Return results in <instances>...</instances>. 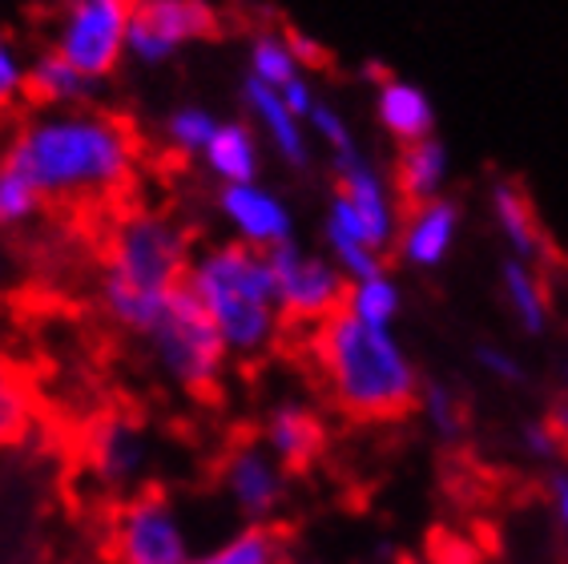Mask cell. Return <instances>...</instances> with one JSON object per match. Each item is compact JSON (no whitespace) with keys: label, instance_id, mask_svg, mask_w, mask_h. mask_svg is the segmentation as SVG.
Segmentation results:
<instances>
[{"label":"cell","instance_id":"1","mask_svg":"<svg viewBox=\"0 0 568 564\" xmlns=\"http://www.w3.org/2000/svg\"><path fill=\"white\" fill-rule=\"evenodd\" d=\"M0 162L29 178L44 202L89 207L130 190L142 165V138L110 109H37L17 121Z\"/></svg>","mask_w":568,"mask_h":564},{"label":"cell","instance_id":"2","mask_svg":"<svg viewBox=\"0 0 568 564\" xmlns=\"http://www.w3.org/2000/svg\"><path fill=\"white\" fill-rule=\"evenodd\" d=\"M194 259L186 222L162 207H125L105 230L98 306L118 331L142 339L182 291Z\"/></svg>","mask_w":568,"mask_h":564},{"label":"cell","instance_id":"3","mask_svg":"<svg viewBox=\"0 0 568 564\" xmlns=\"http://www.w3.org/2000/svg\"><path fill=\"white\" fill-rule=\"evenodd\" d=\"M306 355L327 403L347 420L392 423L416 412L424 375L395 331L363 326L339 311L311 326Z\"/></svg>","mask_w":568,"mask_h":564},{"label":"cell","instance_id":"4","mask_svg":"<svg viewBox=\"0 0 568 564\" xmlns=\"http://www.w3.org/2000/svg\"><path fill=\"white\" fill-rule=\"evenodd\" d=\"M182 291L202 306L230 363H258L286 335V319L274 299L271 262L234 239L197 242Z\"/></svg>","mask_w":568,"mask_h":564},{"label":"cell","instance_id":"5","mask_svg":"<svg viewBox=\"0 0 568 564\" xmlns=\"http://www.w3.org/2000/svg\"><path fill=\"white\" fill-rule=\"evenodd\" d=\"M142 348L153 371L182 395H214L226 380V348L186 291H178L162 306V315L142 335Z\"/></svg>","mask_w":568,"mask_h":564},{"label":"cell","instance_id":"6","mask_svg":"<svg viewBox=\"0 0 568 564\" xmlns=\"http://www.w3.org/2000/svg\"><path fill=\"white\" fill-rule=\"evenodd\" d=\"M113 564H186L194 556L190 521L162 489H142L118 500L110 521Z\"/></svg>","mask_w":568,"mask_h":564},{"label":"cell","instance_id":"7","mask_svg":"<svg viewBox=\"0 0 568 564\" xmlns=\"http://www.w3.org/2000/svg\"><path fill=\"white\" fill-rule=\"evenodd\" d=\"M130 12L133 4L125 0H69L65 9H57L44 49L65 57L93 85H105L125 61Z\"/></svg>","mask_w":568,"mask_h":564},{"label":"cell","instance_id":"8","mask_svg":"<svg viewBox=\"0 0 568 564\" xmlns=\"http://www.w3.org/2000/svg\"><path fill=\"white\" fill-rule=\"evenodd\" d=\"M266 262H271L274 299H278V311H283L286 323L318 326L343 311L347 279H343V271L327 254L306 250L303 242L295 239V242H286V246L271 250Z\"/></svg>","mask_w":568,"mask_h":564},{"label":"cell","instance_id":"9","mask_svg":"<svg viewBox=\"0 0 568 564\" xmlns=\"http://www.w3.org/2000/svg\"><path fill=\"white\" fill-rule=\"evenodd\" d=\"M219 9L206 0H142L130 12L125 61L142 69L170 66L182 49L219 33Z\"/></svg>","mask_w":568,"mask_h":564},{"label":"cell","instance_id":"10","mask_svg":"<svg viewBox=\"0 0 568 564\" xmlns=\"http://www.w3.org/2000/svg\"><path fill=\"white\" fill-rule=\"evenodd\" d=\"M219 492L242 524H274L291 500V472L258 440H239L219 460Z\"/></svg>","mask_w":568,"mask_h":564},{"label":"cell","instance_id":"11","mask_svg":"<svg viewBox=\"0 0 568 564\" xmlns=\"http://www.w3.org/2000/svg\"><path fill=\"white\" fill-rule=\"evenodd\" d=\"M85 467L93 484L110 496L142 492V480L153 467V440L133 415H101L85 432Z\"/></svg>","mask_w":568,"mask_h":564},{"label":"cell","instance_id":"12","mask_svg":"<svg viewBox=\"0 0 568 564\" xmlns=\"http://www.w3.org/2000/svg\"><path fill=\"white\" fill-rule=\"evenodd\" d=\"M335 165V202L355 218V226L372 239L379 254H392L395 234H399V218H404V202L395 194L392 174L367 158L363 150L347 153Z\"/></svg>","mask_w":568,"mask_h":564},{"label":"cell","instance_id":"13","mask_svg":"<svg viewBox=\"0 0 568 564\" xmlns=\"http://www.w3.org/2000/svg\"><path fill=\"white\" fill-rule=\"evenodd\" d=\"M214 210L226 222L230 239L258 250V254H271L286 242H295V210L263 178L242 185H219Z\"/></svg>","mask_w":568,"mask_h":564},{"label":"cell","instance_id":"14","mask_svg":"<svg viewBox=\"0 0 568 564\" xmlns=\"http://www.w3.org/2000/svg\"><path fill=\"white\" fill-rule=\"evenodd\" d=\"M254 440H258L291 476H298V472H311L318 460L327 456L331 427H327V415L318 412L315 403L286 395V400H274L263 412Z\"/></svg>","mask_w":568,"mask_h":564},{"label":"cell","instance_id":"15","mask_svg":"<svg viewBox=\"0 0 568 564\" xmlns=\"http://www.w3.org/2000/svg\"><path fill=\"white\" fill-rule=\"evenodd\" d=\"M459 230H464V210L448 194L436 198V202L404 207L392 254L404 262L407 271H439L456 250Z\"/></svg>","mask_w":568,"mask_h":564},{"label":"cell","instance_id":"16","mask_svg":"<svg viewBox=\"0 0 568 564\" xmlns=\"http://www.w3.org/2000/svg\"><path fill=\"white\" fill-rule=\"evenodd\" d=\"M242 105H246V113H251L258 141L271 145V153L286 165V170H295V174L311 170V162H315V141H311V133H306V121L295 118L274 89L242 81Z\"/></svg>","mask_w":568,"mask_h":564},{"label":"cell","instance_id":"17","mask_svg":"<svg viewBox=\"0 0 568 564\" xmlns=\"http://www.w3.org/2000/svg\"><path fill=\"white\" fill-rule=\"evenodd\" d=\"M488 218H493L508 259L532 262V266L548 259V234L540 226V214H536L532 198L516 178H493L488 182Z\"/></svg>","mask_w":568,"mask_h":564},{"label":"cell","instance_id":"18","mask_svg":"<svg viewBox=\"0 0 568 564\" xmlns=\"http://www.w3.org/2000/svg\"><path fill=\"white\" fill-rule=\"evenodd\" d=\"M375 121L404 150V145L436 138V101L412 77L387 73L375 81Z\"/></svg>","mask_w":568,"mask_h":564},{"label":"cell","instance_id":"19","mask_svg":"<svg viewBox=\"0 0 568 564\" xmlns=\"http://www.w3.org/2000/svg\"><path fill=\"white\" fill-rule=\"evenodd\" d=\"M197 162L206 165V174L219 185L258 182V174H263V141H258L251 121L222 118Z\"/></svg>","mask_w":568,"mask_h":564},{"label":"cell","instance_id":"20","mask_svg":"<svg viewBox=\"0 0 568 564\" xmlns=\"http://www.w3.org/2000/svg\"><path fill=\"white\" fill-rule=\"evenodd\" d=\"M500 303L520 335H545L552 323V291L540 266L520 259L500 262Z\"/></svg>","mask_w":568,"mask_h":564},{"label":"cell","instance_id":"21","mask_svg":"<svg viewBox=\"0 0 568 564\" xmlns=\"http://www.w3.org/2000/svg\"><path fill=\"white\" fill-rule=\"evenodd\" d=\"M452 174V153L439 138L416 141L395 153L392 165V185L404 207H419V202H436L448 190Z\"/></svg>","mask_w":568,"mask_h":564},{"label":"cell","instance_id":"22","mask_svg":"<svg viewBox=\"0 0 568 564\" xmlns=\"http://www.w3.org/2000/svg\"><path fill=\"white\" fill-rule=\"evenodd\" d=\"M93 93H98V85L77 73L53 49L29 57V101L37 109H81L89 105Z\"/></svg>","mask_w":568,"mask_h":564},{"label":"cell","instance_id":"23","mask_svg":"<svg viewBox=\"0 0 568 564\" xmlns=\"http://www.w3.org/2000/svg\"><path fill=\"white\" fill-rule=\"evenodd\" d=\"M404 282L395 279V271H375L367 279L347 282V299H343V315H351L363 326H379V331H395V319L404 315Z\"/></svg>","mask_w":568,"mask_h":564},{"label":"cell","instance_id":"24","mask_svg":"<svg viewBox=\"0 0 568 564\" xmlns=\"http://www.w3.org/2000/svg\"><path fill=\"white\" fill-rule=\"evenodd\" d=\"M246 81L254 85H266V89H286L295 77H303L306 69L298 66V53H295V41H291V29H254L251 37V49H246Z\"/></svg>","mask_w":568,"mask_h":564},{"label":"cell","instance_id":"25","mask_svg":"<svg viewBox=\"0 0 568 564\" xmlns=\"http://www.w3.org/2000/svg\"><path fill=\"white\" fill-rule=\"evenodd\" d=\"M286 541L274 524H242L226 541L194 553L186 564H283Z\"/></svg>","mask_w":568,"mask_h":564},{"label":"cell","instance_id":"26","mask_svg":"<svg viewBox=\"0 0 568 564\" xmlns=\"http://www.w3.org/2000/svg\"><path fill=\"white\" fill-rule=\"evenodd\" d=\"M37 423V395L17 359L0 351V452H9L33 432Z\"/></svg>","mask_w":568,"mask_h":564},{"label":"cell","instance_id":"27","mask_svg":"<svg viewBox=\"0 0 568 564\" xmlns=\"http://www.w3.org/2000/svg\"><path fill=\"white\" fill-rule=\"evenodd\" d=\"M416 412H419V420H424L427 432L436 435V440H444V444H456V440H464V432H468L464 400H459V391L444 380H424Z\"/></svg>","mask_w":568,"mask_h":564},{"label":"cell","instance_id":"28","mask_svg":"<svg viewBox=\"0 0 568 564\" xmlns=\"http://www.w3.org/2000/svg\"><path fill=\"white\" fill-rule=\"evenodd\" d=\"M219 121L222 118H214L206 105H174L162 121V138L178 158H202Z\"/></svg>","mask_w":568,"mask_h":564},{"label":"cell","instance_id":"29","mask_svg":"<svg viewBox=\"0 0 568 564\" xmlns=\"http://www.w3.org/2000/svg\"><path fill=\"white\" fill-rule=\"evenodd\" d=\"M44 202L37 194V185L29 178H21L12 165L0 162V230H29L41 222Z\"/></svg>","mask_w":568,"mask_h":564},{"label":"cell","instance_id":"30","mask_svg":"<svg viewBox=\"0 0 568 564\" xmlns=\"http://www.w3.org/2000/svg\"><path fill=\"white\" fill-rule=\"evenodd\" d=\"M306 133L311 141H318L323 150L331 153V162H339L347 153L359 150V141H355V130H351L347 113L339 105H331L327 98H318V105L311 109V118H306Z\"/></svg>","mask_w":568,"mask_h":564},{"label":"cell","instance_id":"31","mask_svg":"<svg viewBox=\"0 0 568 564\" xmlns=\"http://www.w3.org/2000/svg\"><path fill=\"white\" fill-rule=\"evenodd\" d=\"M21 101H29V57L17 37L0 29V118H9Z\"/></svg>","mask_w":568,"mask_h":564},{"label":"cell","instance_id":"32","mask_svg":"<svg viewBox=\"0 0 568 564\" xmlns=\"http://www.w3.org/2000/svg\"><path fill=\"white\" fill-rule=\"evenodd\" d=\"M520 452H525L532 464H548L552 472H557V464L565 460V447H560L557 432L548 427L545 415H540V420H528L525 427H520Z\"/></svg>","mask_w":568,"mask_h":564},{"label":"cell","instance_id":"33","mask_svg":"<svg viewBox=\"0 0 568 564\" xmlns=\"http://www.w3.org/2000/svg\"><path fill=\"white\" fill-rule=\"evenodd\" d=\"M476 363L488 380L504 383V387H513V383H525V367H520V359L513 355L508 348L500 343H476Z\"/></svg>","mask_w":568,"mask_h":564},{"label":"cell","instance_id":"34","mask_svg":"<svg viewBox=\"0 0 568 564\" xmlns=\"http://www.w3.org/2000/svg\"><path fill=\"white\" fill-rule=\"evenodd\" d=\"M278 98L286 101V109H291V113H295V118H311V109L318 105V89H315V81H311V77H295V81H291V85L286 89H278Z\"/></svg>","mask_w":568,"mask_h":564},{"label":"cell","instance_id":"35","mask_svg":"<svg viewBox=\"0 0 568 564\" xmlns=\"http://www.w3.org/2000/svg\"><path fill=\"white\" fill-rule=\"evenodd\" d=\"M548 504H552V516H557L560 532L568 536V467H557L548 476Z\"/></svg>","mask_w":568,"mask_h":564},{"label":"cell","instance_id":"36","mask_svg":"<svg viewBox=\"0 0 568 564\" xmlns=\"http://www.w3.org/2000/svg\"><path fill=\"white\" fill-rule=\"evenodd\" d=\"M291 41H295V53H298V66L311 73L315 66H323V49H318L315 37H306V33H291Z\"/></svg>","mask_w":568,"mask_h":564},{"label":"cell","instance_id":"37","mask_svg":"<svg viewBox=\"0 0 568 564\" xmlns=\"http://www.w3.org/2000/svg\"><path fill=\"white\" fill-rule=\"evenodd\" d=\"M548 427L557 432V440H560V447H565V456H568V395H560L552 407H548Z\"/></svg>","mask_w":568,"mask_h":564},{"label":"cell","instance_id":"38","mask_svg":"<svg viewBox=\"0 0 568 564\" xmlns=\"http://www.w3.org/2000/svg\"><path fill=\"white\" fill-rule=\"evenodd\" d=\"M399 564H444V561H432V556H404Z\"/></svg>","mask_w":568,"mask_h":564},{"label":"cell","instance_id":"39","mask_svg":"<svg viewBox=\"0 0 568 564\" xmlns=\"http://www.w3.org/2000/svg\"><path fill=\"white\" fill-rule=\"evenodd\" d=\"M565 395H568V359H565Z\"/></svg>","mask_w":568,"mask_h":564}]
</instances>
